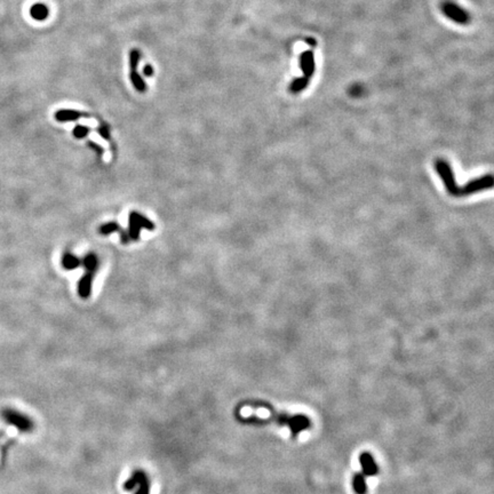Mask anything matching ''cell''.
<instances>
[{"label":"cell","instance_id":"cell-1","mask_svg":"<svg viewBox=\"0 0 494 494\" xmlns=\"http://www.w3.org/2000/svg\"><path fill=\"white\" fill-rule=\"evenodd\" d=\"M242 406H250V408H261L267 409L270 412L269 418H260L255 416L250 417H238L237 420H239L242 424L252 425V426H264L269 424H277L279 426H287L290 428L292 436L296 437L303 430L310 427L309 419L304 416H288L286 413H279L276 411L270 404L266 402H246L243 403Z\"/></svg>","mask_w":494,"mask_h":494},{"label":"cell","instance_id":"cell-2","mask_svg":"<svg viewBox=\"0 0 494 494\" xmlns=\"http://www.w3.org/2000/svg\"><path fill=\"white\" fill-rule=\"evenodd\" d=\"M435 168L438 173V175L442 177L443 182L445 184V188L450 195L453 197H461L460 191L461 188L457 184L456 179H454V174L451 169V166L448 164V161L444 159H437L435 161Z\"/></svg>","mask_w":494,"mask_h":494},{"label":"cell","instance_id":"cell-3","mask_svg":"<svg viewBox=\"0 0 494 494\" xmlns=\"http://www.w3.org/2000/svg\"><path fill=\"white\" fill-rule=\"evenodd\" d=\"M128 221H129V228L127 234L129 236V238L133 240L139 239L141 228H145L150 231L155 229V224H153L151 221H149L148 219H145L144 216L137 214L135 212L130 213Z\"/></svg>","mask_w":494,"mask_h":494},{"label":"cell","instance_id":"cell-4","mask_svg":"<svg viewBox=\"0 0 494 494\" xmlns=\"http://www.w3.org/2000/svg\"><path fill=\"white\" fill-rule=\"evenodd\" d=\"M493 187H494V175L489 174V175H484L482 177H478V179L470 181V182L466 184L464 188H461L460 195L461 197L468 196L472 195V193H476L482 190H488V189H491Z\"/></svg>","mask_w":494,"mask_h":494},{"label":"cell","instance_id":"cell-5","mask_svg":"<svg viewBox=\"0 0 494 494\" xmlns=\"http://www.w3.org/2000/svg\"><path fill=\"white\" fill-rule=\"evenodd\" d=\"M442 10L446 16L450 17L452 21L460 23V24H467L469 22V14L467 11L451 1H444L442 3Z\"/></svg>","mask_w":494,"mask_h":494},{"label":"cell","instance_id":"cell-6","mask_svg":"<svg viewBox=\"0 0 494 494\" xmlns=\"http://www.w3.org/2000/svg\"><path fill=\"white\" fill-rule=\"evenodd\" d=\"M139 60H140V53L137 52V50L133 49L132 52H130V55H129L130 79H132L133 85H134V87H135V88L137 90H140V92H144L145 85H144L143 80H142V78L139 76V73H137V71H136L137 64H139Z\"/></svg>","mask_w":494,"mask_h":494},{"label":"cell","instance_id":"cell-7","mask_svg":"<svg viewBox=\"0 0 494 494\" xmlns=\"http://www.w3.org/2000/svg\"><path fill=\"white\" fill-rule=\"evenodd\" d=\"M19 429H21V427L19 426L17 427L13 424H10L8 428H7L8 432L5 433L3 430L2 432H0V462L2 461L3 453L6 452V450L10 445V443L14 441L15 434H16Z\"/></svg>","mask_w":494,"mask_h":494},{"label":"cell","instance_id":"cell-8","mask_svg":"<svg viewBox=\"0 0 494 494\" xmlns=\"http://www.w3.org/2000/svg\"><path fill=\"white\" fill-rule=\"evenodd\" d=\"M94 274L92 272H87L85 276H82L78 283V293L79 296L82 299L89 298L92 293V283H93Z\"/></svg>","mask_w":494,"mask_h":494},{"label":"cell","instance_id":"cell-9","mask_svg":"<svg viewBox=\"0 0 494 494\" xmlns=\"http://www.w3.org/2000/svg\"><path fill=\"white\" fill-rule=\"evenodd\" d=\"M98 231H100V234L104 235V236L113 234V232H119L122 244H128L129 240H130L127 232L122 231V229L120 228V226H118L116 222H109V223L103 224V226L100 227V230Z\"/></svg>","mask_w":494,"mask_h":494},{"label":"cell","instance_id":"cell-10","mask_svg":"<svg viewBox=\"0 0 494 494\" xmlns=\"http://www.w3.org/2000/svg\"><path fill=\"white\" fill-rule=\"evenodd\" d=\"M300 63H301V69L306 73L307 77H311L315 71V60L312 52H304L301 54L300 57Z\"/></svg>","mask_w":494,"mask_h":494},{"label":"cell","instance_id":"cell-11","mask_svg":"<svg viewBox=\"0 0 494 494\" xmlns=\"http://www.w3.org/2000/svg\"><path fill=\"white\" fill-rule=\"evenodd\" d=\"M81 261L79 260L77 256H74L71 253H64L62 256V267L65 269V270H73V269H77L80 267Z\"/></svg>","mask_w":494,"mask_h":494},{"label":"cell","instance_id":"cell-12","mask_svg":"<svg viewBox=\"0 0 494 494\" xmlns=\"http://www.w3.org/2000/svg\"><path fill=\"white\" fill-rule=\"evenodd\" d=\"M30 14L37 21H43L48 16V8L42 3H35L30 9Z\"/></svg>","mask_w":494,"mask_h":494},{"label":"cell","instance_id":"cell-13","mask_svg":"<svg viewBox=\"0 0 494 494\" xmlns=\"http://www.w3.org/2000/svg\"><path fill=\"white\" fill-rule=\"evenodd\" d=\"M81 116L80 112L74 110H60L55 113V118L58 121H74Z\"/></svg>","mask_w":494,"mask_h":494},{"label":"cell","instance_id":"cell-14","mask_svg":"<svg viewBox=\"0 0 494 494\" xmlns=\"http://www.w3.org/2000/svg\"><path fill=\"white\" fill-rule=\"evenodd\" d=\"M81 263H82V266L85 267L87 272H92V274H95V271L97 270V268H98V260L96 258V255L93 254V253H89V254H87L84 258V260L81 261Z\"/></svg>","mask_w":494,"mask_h":494},{"label":"cell","instance_id":"cell-15","mask_svg":"<svg viewBox=\"0 0 494 494\" xmlns=\"http://www.w3.org/2000/svg\"><path fill=\"white\" fill-rule=\"evenodd\" d=\"M143 470H135L132 474V476H130L127 481L125 482V484H124V490L125 491H132V490H134L137 486V484H139V482L141 480V477L142 475H143Z\"/></svg>","mask_w":494,"mask_h":494},{"label":"cell","instance_id":"cell-16","mask_svg":"<svg viewBox=\"0 0 494 494\" xmlns=\"http://www.w3.org/2000/svg\"><path fill=\"white\" fill-rule=\"evenodd\" d=\"M135 489H137L135 494H150V481L147 474L143 473V475H142L139 484H137Z\"/></svg>","mask_w":494,"mask_h":494},{"label":"cell","instance_id":"cell-17","mask_svg":"<svg viewBox=\"0 0 494 494\" xmlns=\"http://www.w3.org/2000/svg\"><path fill=\"white\" fill-rule=\"evenodd\" d=\"M308 85V79L307 78H299L295 79V80L292 82V85L290 87L291 92L298 93L300 90H302L303 88H306Z\"/></svg>","mask_w":494,"mask_h":494},{"label":"cell","instance_id":"cell-18","mask_svg":"<svg viewBox=\"0 0 494 494\" xmlns=\"http://www.w3.org/2000/svg\"><path fill=\"white\" fill-rule=\"evenodd\" d=\"M88 132H89L88 127H86V126H82V125H78V126H76V127H74L72 134L77 137V139H82V137H85L87 134H88Z\"/></svg>","mask_w":494,"mask_h":494},{"label":"cell","instance_id":"cell-19","mask_svg":"<svg viewBox=\"0 0 494 494\" xmlns=\"http://www.w3.org/2000/svg\"><path fill=\"white\" fill-rule=\"evenodd\" d=\"M90 145V148H93L94 150H96V152H97V155L98 156H102L103 155V149H102L100 145L96 144V143H94V142H89L88 143Z\"/></svg>","mask_w":494,"mask_h":494},{"label":"cell","instance_id":"cell-20","mask_svg":"<svg viewBox=\"0 0 494 494\" xmlns=\"http://www.w3.org/2000/svg\"><path fill=\"white\" fill-rule=\"evenodd\" d=\"M98 133H100L101 135L103 136V139H105V140L109 139V130H108V128L102 127V128L98 129Z\"/></svg>","mask_w":494,"mask_h":494},{"label":"cell","instance_id":"cell-21","mask_svg":"<svg viewBox=\"0 0 494 494\" xmlns=\"http://www.w3.org/2000/svg\"><path fill=\"white\" fill-rule=\"evenodd\" d=\"M143 72H144V74H145V76H148V77H150V76H152V73H153V70H152V68H151V66H150V65H147V66H145V68L143 69Z\"/></svg>","mask_w":494,"mask_h":494}]
</instances>
